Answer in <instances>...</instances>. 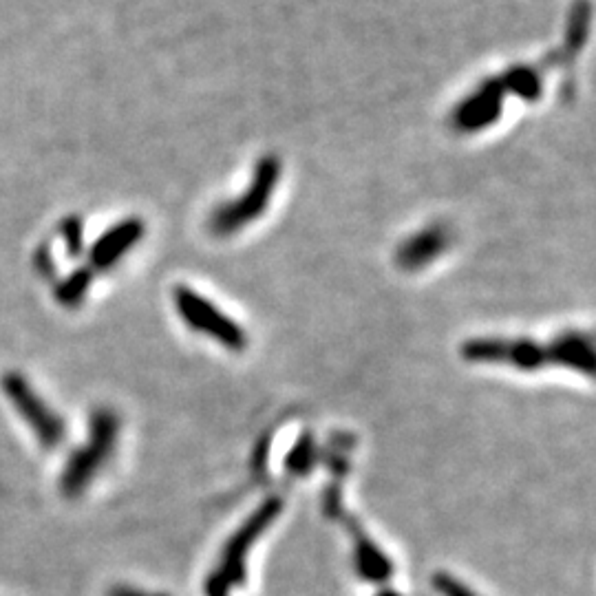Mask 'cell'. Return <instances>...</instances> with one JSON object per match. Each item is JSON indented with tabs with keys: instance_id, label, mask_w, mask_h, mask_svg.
<instances>
[{
	"instance_id": "30bf717a",
	"label": "cell",
	"mask_w": 596,
	"mask_h": 596,
	"mask_svg": "<svg viewBox=\"0 0 596 596\" xmlns=\"http://www.w3.org/2000/svg\"><path fill=\"white\" fill-rule=\"evenodd\" d=\"M552 365H561L574 371H581L585 376H594L596 369V351L588 334L566 332L557 336L550 343Z\"/></svg>"
},
{
	"instance_id": "277c9868",
	"label": "cell",
	"mask_w": 596,
	"mask_h": 596,
	"mask_svg": "<svg viewBox=\"0 0 596 596\" xmlns=\"http://www.w3.org/2000/svg\"><path fill=\"white\" fill-rule=\"evenodd\" d=\"M3 391L7 400L14 404L20 418L25 420L29 431L36 435L42 449H58L67 435L65 420L40 398L34 385L18 371H7L3 376Z\"/></svg>"
},
{
	"instance_id": "9c48e42d",
	"label": "cell",
	"mask_w": 596,
	"mask_h": 596,
	"mask_svg": "<svg viewBox=\"0 0 596 596\" xmlns=\"http://www.w3.org/2000/svg\"><path fill=\"white\" fill-rule=\"evenodd\" d=\"M340 521L347 526L351 539H354V561L360 577L369 583H387L393 577L391 559L371 541L369 535H365L354 517L345 513Z\"/></svg>"
},
{
	"instance_id": "ac0fdd59",
	"label": "cell",
	"mask_w": 596,
	"mask_h": 596,
	"mask_svg": "<svg viewBox=\"0 0 596 596\" xmlns=\"http://www.w3.org/2000/svg\"><path fill=\"white\" fill-rule=\"evenodd\" d=\"M106 596H168V594L137 590V588H131V585H115V588H111Z\"/></svg>"
},
{
	"instance_id": "ba28073f",
	"label": "cell",
	"mask_w": 596,
	"mask_h": 596,
	"mask_svg": "<svg viewBox=\"0 0 596 596\" xmlns=\"http://www.w3.org/2000/svg\"><path fill=\"white\" fill-rule=\"evenodd\" d=\"M451 243V230L442 226V223H433V226L415 232L411 239H407L396 250V263L398 268L415 272L429 265L433 259H438L440 254L449 248Z\"/></svg>"
},
{
	"instance_id": "5bb4252c",
	"label": "cell",
	"mask_w": 596,
	"mask_h": 596,
	"mask_svg": "<svg viewBox=\"0 0 596 596\" xmlns=\"http://www.w3.org/2000/svg\"><path fill=\"white\" fill-rule=\"evenodd\" d=\"M318 462V446L314 435L310 431H305L301 438L296 440L292 446V451L285 457V471L294 475V477H305L312 473V468Z\"/></svg>"
},
{
	"instance_id": "7a4b0ae2",
	"label": "cell",
	"mask_w": 596,
	"mask_h": 596,
	"mask_svg": "<svg viewBox=\"0 0 596 596\" xmlns=\"http://www.w3.org/2000/svg\"><path fill=\"white\" fill-rule=\"evenodd\" d=\"M120 418L109 407L95 409L89 424V440L69 457L65 471L60 475V491L65 497H80L91 486L93 477L109 462L115 451Z\"/></svg>"
},
{
	"instance_id": "9a60e30c",
	"label": "cell",
	"mask_w": 596,
	"mask_h": 596,
	"mask_svg": "<svg viewBox=\"0 0 596 596\" xmlns=\"http://www.w3.org/2000/svg\"><path fill=\"white\" fill-rule=\"evenodd\" d=\"M89 285H91L89 270H80L76 274H71L69 279L58 287V301L65 307H76L82 298L87 296Z\"/></svg>"
},
{
	"instance_id": "2e32d148",
	"label": "cell",
	"mask_w": 596,
	"mask_h": 596,
	"mask_svg": "<svg viewBox=\"0 0 596 596\" xmlns=\"http://www.w3.org/2000/svg\"><path fill=\"white\" fill-rule=\"evenodd\" d=\"M433 588L435 592H440L442 596H477L466 583L460 579H455L449 572H438L433 577Z\"/></svg>"
},
{
	"instance_id": "8992f818",
	"label": "cell",
	"mask_w": 596,
	"mask_h": 596,
	"mask_svg": "<svg viewBox=\"0 0 596 596\" xmlns=\"http://www.w3.org/2000/svg\"><path fill=\"white\" fill-rule=\"evenodd\" d=\"M175 305L179 316L184 318L188 327H193L195 332L208 334L228 347L232 351H243L248 345V334L232 321L230 316L219 312L215 305L206 301L204 296L190 290L186 285L175 287Z\"/></svg>"
},
{
	"instance_id": "8fae6325",
	"label": "cell",
	"mask_w": 596,
	"mask_h": 596,
	"mask_svg": "<svg viewBox=\"0 0 596 596\" xmlns=\"http://www.w3.org/2000/svg\"><path fill=\"white\" fill-rule=\"evenodd\" d=\"M142 232H144V226L140 219H126L120 223V226L111 228L93 246V252H91L93 268L109 270L111 265L133 246V243L142 239Z\"/></svg>"
},
{
	"instance_id": "6da1fadb",
	"label": "cell",
	"mask_w": 596,
	"mask_h": 596,
	"mask_svg": "<svg viewBox=\"0 0 596 596\" xmlns=\"http://www.w3.org/2000/svg\"><path fill=\"white\" fill-rule=\"evenodd\" d=\"M281 510L283 499L268 497L246 521H243V526L234 532L228 539V544L223 546L215 572L206 579V596H230L232 590H237L239 585L246 583V561L250 550L257 544L263 532L274 524L276 517L281 515Z\"/></svg>"
},
{
	"instance_id": "5b68a950",
	"label": "cell",
	"mask_w": 596,
	"mask_h": 596,
	"mask_svg": "<svg viewBox=\"0 0 596 596\" xmlns=\"http://www.w3.org/2000/svg\"><path fill=\"white\" fill-rule=\"evenodd\" d=\"M462 358L468 363L508 365L519 371H537L552 365L550 345H539L530 338H471L462 345Z\"/></svg>"
},
{
	"instance_id": "7c38bea8",
	"label": "cell",
	"mask_w": 596,
	"mask_h": 596,
	"mask_svg": "<svg viewBox=\"0 0 596 596\" xmlns=\"http://www.w3.org/2000/svg\"><path fill=\"white\" fill-rule=\"evenodd\" d=\"M590 20H592V7L588 0H577L572 5V12L568 18V29H566V45H563L561 60L563 62H572L574 56L583 49L585 40H588L590 34Z\"/></svg>"
},
{
	"instance_id": "d6986e66",
	"label": "cell",
	"mask_w": 596,
	"mask_h": 596,
	"mask_svg": "<svg viewBox=\"0 0 596 596\" xmlns=\"http://www.w3.org/2000/svg\"><path fill=\"white\" fill-rule=\"evenodd\" d=\"M376 596H400L396 590H382V592H378Z\"/></svg>"
},
{
	"instance_id": "52a82bcc",
	"label": "cell",
	"mask_w": 596,
	"mask_h": 596,
	"mask_svg": "<svg viewBox=\"0 0 596 596\" xmlns=\"http://www.w3.org/2000/svg\"><path fill=\"white\" fill-rule=\"evenodd\" d=\"M504 87L499 78H488L480 84V89L468 95L466 100L457 104L451 115L453 129L460 133L482 131L499 120L504 106Z\"/></svg>"
},
{
	"instance_id": "3957f363",
	"label": "cell",
	"mask_w": 596,
	"mask_h": 596,
	"mask_svg": "<svg viewBox=\"0 0 596 596\" xmlns=\"http://www.w3.org/2000/svg\"><path fill=\"white\" fill-rule=\"evenodd\" d=\"M281 177V159L274 155H265L257 162L254 168L252 184L246 195L237 197L230 204L219 206L210 217V230L217 234V237H230L232 232L239 228L248 226L250 221L259 219L263 210L268 208L270 197L276 188V182Z\"/></svg>"
},
{
	"instance_id": "e0dca14e",
	"label": "cell",
	"mask_w": 596,
	"mask_h": 596,
	"mask_svg": "<svg viewBox=\"0 0 596 596\" xmlns=\"http://www.w3.org/2000/svg\"><path fill=\"white\" fill-rule=\"evenodd\" d=\"M65 241H67V248L73 257H78V254L82 252V243H84L80 219H69L65 223Z\"/></svg>"
},
{
	"instance_id": "4fadbf2b",
	"label": "cell",
	"mask_w": 596,
	"mask_h": 596,
	"mask_svg": "<svg viewBox=\"0 0 596 596\" xmlns=\"http://www.w3.org/2000/svg\"><path fill=\"white\" fill-rule=\"evenodd\" d=\"M499 82H502L504 91L515 93V95H519L521 100H526V102H537L541 98V91H544L539 69L526 67V65L510 67L508 71L502 73Z\"/></svg>"
}]
</instances>
